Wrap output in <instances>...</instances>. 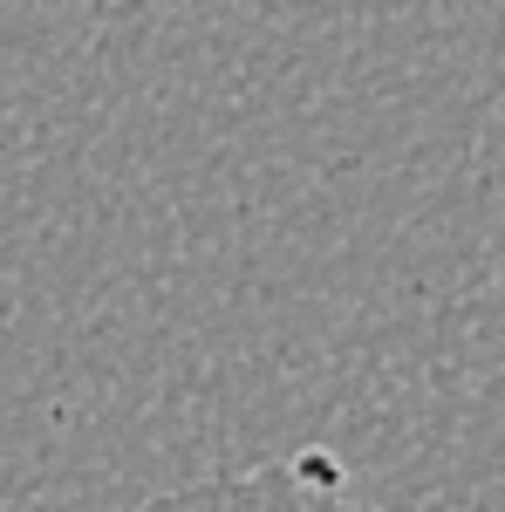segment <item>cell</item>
<instances>
[{"label": "cell", "mask_w": 505, "mask_h": 512, "mask_svg": "<svg viewBox=\"0 0 505 512\" xmlns=\"http://www.w3.org/2000/svg\"><path fill=\"white\" fill-rule=\"evenodd\" d=\"M123 512H383V506H362L342 485V465H328V458H267L246 472H205L192 485H171V492Z\"/></svg>", "instance_id": "cell-1"}]
</instances>
